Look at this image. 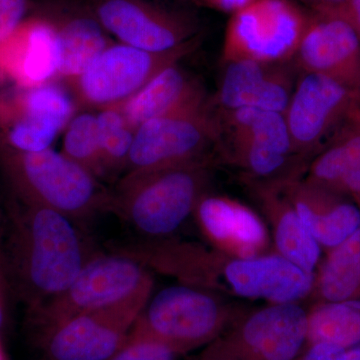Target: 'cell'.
<instances>
[{
  "mask_svg": "<svg viewBox=\"0 0 360 360\" xmlns=\"http://www.w3.org/2000/svg\"><path fill=\"white\" fill-rule=\"evenodd\" d=\"M210 160L127 172L110 193V208L149 238H167L195 212L210 184Z\"/></svg>",
  "mask_w": 360,
  "mask_h": 360,
  "instance_id": "6da1fadb",
  "label": "cell"
},
{
  "mask_svg": "<svg viewBox=\"0 0 360 360\" xmlns=\"http://www.w3.org/2000/svg\"><path fill=\"white\" fill-rule=\"evenodd\" d=\"M239 315L208 288L175 284L151 295L127 340L160 341L186 354L217 340Z\"/></svg>",
  "mask_w": 360,
  "mask_h": 360,
  "instance_id": "7a4b0ae2",
  "label": "cell"
},
{
  "mask_svg": "<svg viewBox=\"0 0 360 360\" xmlns=\"http://www.w3.org/2000/svg\"><path fill=\"white\" fill-rule=\"evenodd\" d=\"M25 217L23 276L33 295L45 303L65 291L92 257L77 224L63 213L30 205Z\"/></svg>",
  "mask_w": 360,
  "mask_h": 360,
  "instance_id": "3957f363",
  "label": "cell"
},
{
  "mask_svg": "<svg viewBox=\"0 0 360 360\" xmlns=\"http://www.w3.org/2000/svg\"><path fill=\"white\" fill-rule=\"evenodd\" d=\"M7 167L30 205L63 213L73 221L89 219L110 208V193L98 179L63 153L9 150Z\"/></svg>",
  "mask_w": 360,
  "mask_h": 360,
  "instance_id": "277c9868",
  "label": "cell"
},
{
  "mask_svg": "<svg viewBox=\"0 0 360 360\" xmlns=\"http://www.w3.org/2000/svg\"><path fill=\"white\" fill-rule=\"evenodd\" d=\"M219 142V120L205 96L135 130L125 174L210 160L208 150Z\"/></svg>",
  "mask_w": 360,
  "mask_h": 360,
  "instance_id": "5b68a950",
  "label": "cell"
},
{
  "mask_svg": "<svg viewBox=\"0 0 360 360\" xmlns=\"http://www.w3.org/2000/svg\"><path fill=\"white\" fill-rule=\"evenodd\" d=\"M310 18L311 11L295 0H255L232 14L225 30L222 60L290 61Z\"/></svg>",
  "mask_w": 360,
  "mask_h": 360,
  "instance_id": "8992f818",
  "label": "cell"
},
{
  "mask_svg": "<svg viewBox=\"0 0 360 360\" xmlns=\"http://www.w3.org/2000/svg\"><path fill=\"white\" fill-rule=\"evenodd\" d=\"M309 311L270 303L236 321L205 352L221 360H297L307 347Z\"/></svg>",
  "mask_w": 360,
  "mask_h": 360,
  "instance_id": "52a82bcc",
  "label": "cell"
},
{
  "mask_svg": "<svg viewBox=\"0 0 360 360\" xmlns=\"http://www.w3.org/2000/svg\"><path fill=\"white\" fill-rule=\"evenodd\" d=\"M309 274L281 255L224 257L205 255L200 286L217 285L246 300L269 303L298 302L309 296L315 286Z\"/></svg>",
  "mask_w": 360,
  "mask_h": 360,
  "instance_id": "ba28073f",
  "label": "cell"
},
{
  "mask_svg": "<svg viewBox=\"0 0 360 360\" xmlns=\"http://www.w3.org/2000/svg\"><path fill=\"white\" fill-rule=\"evenodd\" d=\"M153 284L150 274L137 258L120 253L94 255L65 291L44 303L46 328L122 302Z\"/></svg>",
  "mask_w": 360,
  "mask_h": 360,
  "instance_id": "9c48e42d",
  "label": "cell"
},
{
  "mask_svg": "<svg viewBox=\"0 0 360 360\" xmlns=\"http://www.w3.org/2000/svg\"><path fill=\"white\" fill-rule=\"evenodd\" d=\"M153 285L104 309L85 312L47 328L49 360H108L124 345L153 295Z\"/></svg>",
  "mask_w": 360,
  "mask_h": 360,
  "instance_id": "30bf717a",
  "label": "cell"
},
{
  "mask_svg": "<svg viewBox=\"0 0 360 360\" xmlns=\"http://www.w3.org/2000/svg\"><path fill=\"white\" fill-rule=\"evenodd\" d=\"M193 44L165 53H153L127 44H111L75 78L82 101L101 108L124 103L165 70L193 51Z\"/></svg>",
  "mask_w": 360,
  "mask_h": 360,
  "instance_id": "8fae6325",
  "label": "cell"
},
{
  "mask_svg": "<svg viewBox=\"0 0 360 360\" xmlns=\"http://www.w3.org/2000/svg\"><path fill=\"white\" fill-rule=\"evenodd\" d=\"M94 18L122 44L153 53L193 44L198 32L191 16L146 0H97Z\"/></svg>",
  "mask_w": 360,
  "mask_h": 360,
  "instance_id": "7c38bea8",
  "label": "cell"
},
{
  "mask_svg": "<svg viewBox=\"0 0 360 360\" xmlns=\"http://www.w3.org/2000/svg\"><path fill=\"white\" fill-rule=\"evenodd\" d=\"M357 96L359 91L333 78L302 72L285 113L296 155L304 156L321 146Z\"/></svg>",
  "mask_w": 360,
  "mask_h": 360,
  "instance_id": "4fadbf2b",
  "label": "cell"
},
{
  "mask_svg": "<svg viewBox=\"0 0 360 360\" xmlns=\"http://www.w3.org/2000/svg\"><path fill=\"white\" fill-rule=\"evenodd\" d=\"M293 58L302 72L326 75L359 91L360 39L340 16L311 11Z\"/></svg>",
  "mask_w": 360,
  "mask_h": 360,
  "instance_id": "5bb4252c",
  "label": "cell"
},
{
  "mask_svg": "<svg viewBox=\"0 0 360 360\" xmlns=\"http://www.w3.org/2000/svg\"><path fill=\"white\" fill-rule=\"evenodd\" d=\"M6 127L9 150L39 153L51 148L59 131L72 120L75 103L58 85L45 84L21 94Z\"/></svg>",
  "mask_w": 360,
  "mask_h": 360,
  "instance_id": "9a60e30c",
  "label": "cell"
},
{
  "mask_svg": "<svg viewBox=\"0 0 360 360\" xmlns=\"http://www.w3.org/2000/svg\"><path fill=\"white\" fill-rule=\"evenodd\" d=\"M298 217L321 248L330 250L360 229V205L297 176L283 180Z\"/></svg>",
  "mask_w": 360,
  "mask_h": 360,
  "instance_id": "2e32d148",
  "label": "cell"
},
{
  "mask_svg": "<svg viewBox=\"0 0 360 360\" xmlns=\"http://www.w3.org/2000/svg\"><path fill=\"white\" fill-rule=\"evenodd\" d=\"M194 214L207 238L232 257H257L266 248L269 238L264 222L238 201L206 194Z\"/></svg>",
  "mask_w": 360,
  "mask_h": 360,
  "instance_id": "e0dca14e",
  "label": "cell"
},
{
  "mask_svg": "<svg viewBox=\"0 0 360 360\" xmlns=\"http://www.w3.org/2000/svg\"><path fill=\"white\" fill-rule=\"evenodd\" d=\"M255 191L272 219L277 253L314 274L321 259V246L298 217L283 180L255 182Z\"/></svg>",
  "mask_w": 360,
  "mask_h": 360,
  "instance_id": "ac0fdd59",
  "label": "cell"
},
{
  "mask_svg": "<svg viewBox=\"0 0 360 360\" xmlns=\"http://www.w3.org/2000/svg\"><path fill=\"white\" fill-rule=\"evenodd\" d=\"M0 49V59L21 84L32 89L58 75L59 51L51 23L37 21L18 30Z\"/></svg>",
  "mask_w": 360,
  "mask_h": 360,
  "instance_id": "d6986e66",
  "label": "cell"
},
{
  "mask_svg": "<svg viewBox=\"0 0 360 360\" xmlns=\"http://www.w3.org/2000/svg\"><path fill=\"white\" fill-rule=\"evenodd\" d=\"M205 96V89L200 82L175 63L116 108L136 130L143 123L179 110Z\"/></svg>",
  "mask_w": 360,
  "mask_h": 360,
  "instance_id": "ffe728a7",
  "label": "cell"
},
{
  "mask_svg": "<svg viewBox=\"0 0 360 360\" xmlns=\"http://www.w3.org/2000/svg\"><path fill=\"white\" fill-rule=\"evenodd\" d=\"M51 25L58 39L61 77H79L111 45L106 30L94 16H71Z\"/></svg>",
  "mask_w": 360,
  "mask_h": 360,
  "instance_id": "44dd1931",
  "label": "cell"
},
{
  "mask_svg": "<svg viewBox=\"0 0 360 360\" xmlns=\"http://www.w3.org/2000/svg\"><path fill=\"white\" fill-rule=\"evenodd\" d=\"M304 180L360 200V131L340 139L317 156Z\"/></svg>",
  "mask_w": 360,
  "mask_h": 360,
  "instance_id": "7402d4cb",
  "label": "cell"
},
{
  "mask_svg": "<svg viewBox=\"0 0 360 360\" xmlns=\"http://www.w3.org/2000/svg\"><path fill=\"white\" fill-rule=\"evenodd\" d=\"M314 288L322 302L360 300V229L329 250Z\"/></svg>",
  "mask_w": 360,
  "mask_h": 360,
  "instance_id": "603a6c76",
  "label": "cell"
},
{
  "mask_svg": "<svg viewBox=\"0 0 360 360\" xmlns=\"http://www.w3.org/2000/svg\"><path fill=\"white\" fill-rule=\"evenodd\" d=\"M277 63L255 60L225 63L226 68L212 105L220 111L259 108Z\"/></svg>",
  "mask_w": 360,
  "mask_h": 360,
  "instance_id": "cb8c5ba5",
  "label": "cell"
},
{
  "mask_svg": "<svg viewBox=\"0 0 360 360\" xmlns=\"http://www.w3.org/2000/svg\"><path fill=\"white\" fill-rule=\"evenodd\" d=\"M314 343L345 349L360 345V300L322 302L309 311L307 347Z\"/></svg>",
  "mask_w": 360,
  "mask_h": 360,
  "instance_id": "d4e9b609",
  "label": "cell"
},
{
  "mask_svg": "<svg viewBox=\"0 0 360 360\" xmlns=\"http://www.w3.org/2000/svg\"><path fill=\"white\" fill-rule=\"evenodd\" d=\"M217 115L222 131L245 135L284 155L297 158L285 115L257 108L220 111Z\"/></svg>",
  "mask_w": 360,
  "mask_h": 360,
  "instance_id": "484cf974",
  "label": "cell"
},
{
  "mask_svg": "<svg viewBox=\"0 0 360 360\" xmlns=\"http://www.w3.org/2000/svg\"><path fill=\"white\" fill-rule=\"evenodd\" d=\"M96 116L104 177L125 172L135 130L116 106L103 108Z\"/></svg>",
  "mask_w": 360,
  "mask_h": 360,
  "instance_id": "4316f807",
  "label": "cell"
},
{
  "mask_svg": "<svg viewBox=\"0 0 360 360\" xmlns=\"http://www.w3.org/2000/svg\"><path fill=\"white\" fill-rule=\"evenodd\" d=\"M63 153L89 170L97 179L104 177L96 115L80 113L70 120L65 131Z\"/></svg>",
  "mask_w": 360,
  "mask_h": 360,
  "instance_id": "83f0119b",
  "label": "cell"
},
{
  "mask_svg": "<svg viewBox=\"0 0 360 360\" xmlns=\"http://www.w3.org/2000/svg\"><path fill=\"white\" fill-rule=\"evenodd\" d=\"M172 348L160 341L135 338L127 340L124 345L108 360H175Z\"/></svg>",
  "mask_w": 360,
  "mask_h": 360,
  "instance_id": "f1b7e54d",
  "label": "cell"
},
{
  "mask_svg": "<svg viewBox=\"0 0 360 360\" xmlns=\"http://www.w3.org/2000/svg\"><path fill=\"white\" fill-rule=\"evenodd\" d=\"M27 0H0V45L20 30Z\"/></svg>",
  "mask_w": 360,
  "mask_h": 360,
  "instance_id": "f546056e",
  "label": "cell"
},
{
  "mask_svg": "<svg viewBox=\"0 0 360 360\" xmlns=\"http://www.w3.org/2000/svg\"><path fill=\"white\" fill-rule=\"evenodd\" d=\"M347 349L329 345L314 343L309 345L297 360H343Z\"/></svg>",
  "mask_w": 360,
  "mask_h": 360,
  "instance_id": "4dcf8cb0",
  "label": "cell"
},
{
  "mask_svg": "<svg viewBox=\"0 0 360 360\" xmlns=\"http://www.w3.org/2000/svg\"><path fill=\"white\" fill-rule=\"evenodd\" d=\"M335 15L347 20L354 27L360 39V0H348L347 4Z\"/></svg>",
  "mask_w": 360,
  "mask_h": 360,
  "instance_id": "1f68e13d",
  "label": "cell"
},
{
  "mask_svg": "<svg viewBox=\"0 0 360 360\" xmlns=\"http://www.w3.org/2000/svg\"><path fill=\"white\" fill-rule=\"evenodd\" d=\"M311 11L317 13L335 14L341 11L348 0H303Z\"/></svg>",
  "mask_w": 360,
  "mask_h": 360,
  "instance_id": "d6a6232c",
  "label": "cell"
},
{
  "mask_svg": "<svg viewBox=\"0 0 360 360\" xmlns=\"http://www.w3.org/2000/svg\"><path fill=\"white\" fill-rule=\"evenodd\" d=\"M206 4H210L215 8L220 11H229V13H236L239 9L248 6L255 0H205Z\"/></svg>",
  "mask_w": 360,
  "mask_h": 360,
  "instance_id": "836d02e7",
  "label": "cell"
},
{
  "mask_svg": "<svg viewBox=\"0 0 360 360\" xmlns=\"http://www.w3.org/2000/svg\"><path fill=\"white\" fill-rule=\"evenodd\" d=\"M343 360H360V345L347 349Z\"/></svg>",
  "mask_w": 360,
  "mask_h": 360,
  "instance_id": "e575fe53",
  "label": "cell"
},
{
  "mask_svg": "<svg viewBox=\"0 0 360 360\" xmlns=\"http://www.w3.org/2000/svg\"><path fill=\"white\" fill-rule=\"evenodd\" d=\"M198 360H221L217 359V357L213 356V355L208 354L205 350L203 352V354H201L200 359Z\"/></svg>",
  "mask_w": 360,
  "mask_h": 360,
  "instance_id": "d590c367",
  "label": "cell"
},
{
  "mask_svg": "<svg viewBox=\"0 0 360 360\" xmlns=\"http://www.w3.org/2000/svg\"><path fill=\"white\" fill-rule=\"evenodd\" d=\"M2 321H4V314H2V309L0 307V326H1Z\"/></svg>",
  "mask_w": 360,
  "mask_h": 360,
  "instance_id": "8d00e7d4",
  "label": "cell"
},
{
  "mask_svg": "<svg viewBox=\"0 0 360 360\" xmlns=\"http://www.w3.org/2000/svg\"><path fill=\"white\" fill-rule=\"evenodd\" d=\"M0 49H1V45H0Z\"/></svg>",
  "mask_w": 360,
  "mask_h": 360,
  "instance_id": "74e56055",
  "label": "cell"
},
{
  "mask_svg": "<svg viewBox=\"0 0 360 360\" xmlns=\"http://www.w3.org/2000/svg\"><path fill=\"white\" fill-rule=\"evenodd\" d=\"M0 360H2V359H1V356H0Z\"/></svg>",
  "mask_w": 360,
  "mask_h": 360,
  "instance_id": "f35d334b",
  "label": "cell"
}]
</instances>
